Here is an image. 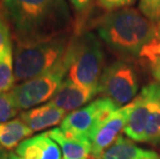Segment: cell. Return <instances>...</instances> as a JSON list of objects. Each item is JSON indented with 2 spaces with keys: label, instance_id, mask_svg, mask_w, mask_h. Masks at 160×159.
Here are the masks:
<instances>
[{
  "label": "cell",
  "instance_id": "603a6c76",
  "mask_svg": "<svg viewBox=\"0 0 160 159\" xmlns=\"http://www.w3.org/2000/svg\"><path fill=\"white\" fill-rule=\"evenodd\" d=\"M68 2L78 12H85L89 8L92 0H68Z\"/></svg>",
  "mask_w": 160,
  "mask_h": 159
},
{
  "label": "cell",
  "instance_id": "5b68a950",
  "mask_svg": "<svg viewBox=\"0 0 160 159\" xmlns=\"http://www.w3.org/2000/svg\"><path fill=\"white\" fill-rule=\"evenodd\" d=\"M131 141L160 146V85L151 83L133 99V110L123 130Z\"/></svg>",
  "mask_w": 160,
  "mask_h": 159
},
{
  "label": "cell",
  "instance_id": "d4e9b609",
  "mask_svg": "<svg viewBox=\"0 0 160 159\" xmlns=\"http://www.w3.org/2000/svg\"><path fill=\"white\" fill-rule=\"evenodd\" d=\"M157 39L160 40V21L158 22V24H157Z\"/></svg>",
  "mask_w": 160,
  "mask_h": 159
},
{
  "label": "cell",
  "instance_id": "ffe728a7",
  "mask_svg": "<svg viewBox=\"0 0 160 159\" xmlns=\"http://www.w3.org/2000/svg\"><path fill=\"white\" fill-rule=\"evenodd\" d=\"M138 0H96V3L104 11L113 12L133 5Z\"/></svg>",
  "mask_w": 160,
  "mask_h": 159
},
{
  "label": "cell",
  "instance_id": "7a4b0ae2",
  "mask_svg": "<svg viewBox=\"0 0 160 159\" xmlns=\"http://www.w3.org/2000/svg\"><path fill=\"white\" fill-rule=\"evenodd\" d=\"M98 37L112 51L124 57H138L157 39V27L134 8L108 12L94 23Z\"/></svg>",
  "mask_w": 160,
  "mask_h": 159
},
{
  "label": "cell",
  "instance_id": "e0dca14e",
  "mask_svg": "<svg viewBox=\"0 0 160 159\" xmlns=\"http://www.w3.org/2000/svg\"><path fill=\"white\" fill-rule=\"evenodd\" d=\"M12 30L6 18L3 2L0 0V59L9 46H12Z\"/></svg>",
  "mask_w": 160,
  "mask_h": 159
},
{
  "label": "cell",
  "instance_id": "44dd1931",
  "mask_svg": "<svg viewBox=\"0 0 160 159\" xmlns=\"http://www.w3.org/2000/svg\"><path fill=\"white\" fill-rule=\"evenodd\" d=\"M160 56V40L156 39L153 42H151L150 45L146 46L144 49H142L141 55L139 57L145 59H151L154 58V57Z\"/></svg>",
  "mask_w": 160,
  "mask_h": 159
},
{
  "label": "cell",
  "instance_id": "6da1fadb",
  "mask_svg": "<svg viewBox=\"0 0 160 159\" xmlns=\"http://www.w3.org/2000/svg\"><path fill=\"white\" fill-rule=\"evenodd\" d=\"M15 43L40 42L72 31L66 0H2Z\"/></svg>",
  "mask_w": 160,
  "mask_h": 159
},
{
  "label": "cell",
  "instance_id": "ba28073f",
  "mask_svg": "<svg viewBox=\"0 0 160 159\" xmlns=\"http://www.w3.org/2000/svg\"><path fill=\"white\" fill-rule=\"evenodd\" d=\"M139 81L137 70L126 61H116L104 67L98 90L119 107L131 102L138 95Z\"/></svg>",
  "mask_w": 160,
  "mask_h": 159
},
{
  "label": "cell",
  "instance_id": "484cf974",
  "mask_svg": "<svg viewBox=\"0 0 160 159\" xmlns=\"http://www.w3.org/2000/svg\"><path fill=\"white\" fill-rule=\"evenodd\" d=\"M0 159H9V158H8V156H6V155L0 153Z\"/></svg>",
  "mask_w": 160,
  "mask_h": 159
},
{
  "label": "cell",
  "instance_id": "2e32d148",
  "mask_svg": "<svg viewBox=\"0 0 160 159\" xmlns=\"http://www.w3.org/2000/svg\"><path fill=\"white\" fill-rule=\"evenodd\" d=\"M12 45L9 46L0 59V94L12 90L16 86Z\"/></svg>",
  "mask_w": 160,
  "mask_h": 159
},
{
  "label": "cell",
  "instance_id": "9a60e30c",
  "mask_svg": "<svg viewBox=\"0 0 160 159\" xmlns=\"http://www.w3.org/2000/svg\"><path fill=\"white\" fill-rule=\"evenodd\" d=\"M32 133L33 130L20 118L0 123V150H12Z\"/></svg>",
  "mask_w": 160,
  "mask_h": 159
},
{
  "label": "cell",
  "instance_id": "7c38bea8",
  "mask_svg": "<svg viewBox=\"0 0 160 159\" xmlns=\"http://www.w3.org/2000/svg\"><path fill=\"white\" fill-rule=\"evenodd\" d=\"M65 117L66 112L55 107L50 101L42 106L22 112L20 115V119L29 128H31L33 132L56 126L62 123Z\"/></svg>",
  "mask_w": 160,
  "mask_h": 159
},
{
  "label": "cell",
  "instance_id": "cb8c5ba5",
  "mask_svg": "<svg viewBox=\"0 0 160 159\" xmlns=\"http://www.w3.org/2000/svg\"><path fill=\"white\" fill-rule=\"evenodd\" d=\"M8 156L9 159H22L21 157H19L16 153H9Z\"/></svg>",
  "mask_w": 160,
  "mask_h": 159
},
{
  "label": "cell",
  "instance_id": "4fadbf2b",
  "mask_svg": "<svg viewBox=\"0 0 160 159\" xmlns=\"http://www.w3.org/2000/svg\"><path fill=\"white\" fill-rule=\"evenodd\" d=\"M48 134L59 145L63 159H88L90 157L92 151L91 141L67 135L60 128H53L48 131Z\"/></svg>",
  "mask_w": 160,
  "mask_h": 159
},
{
  "label": "cell",
  "instance_id": "5bb4252c",
  "mask_svg": "<svg viewBox=\"0 0 160 159\" xmlns=\"http://www.w3.org/2000/svg\"><path fill=\"white\" fill-rule=\"evenodd\" d=\"M99 159H160V155L154 151L138 147L132 143L130 138L120 135Z\"/></svg>",
  "mask_w": 160,
  "mask_h": 159
},
{
  "label": "cell",
  "instance_id": "8fae6325",
  "mask_svg": "<svg viewBox=\"0 0 160 159\" xmlns=\"http://www.w3.org/2000/svg\"><path fill=\"white\" fill-rule=\"evenodd\" d=\"M16 154L22 159H63L61 148L48 132L26 138L16 148Z\"/></svg>",
  "mask_w": 160,
  "mask_h": 159
},
{
  "label": "cell",
  "instance_id": "d6986e66",
  "mask_svg": "<svg viewBox=\"0 0 160 159\" xmlns=\"http://www.w3.org/2000/svg\"><path fill=\"white\" fill-rule=\"evenodd\" d=\"M138 11L151 22H159L160 0H138Z\"/></svg>",
  "mask_w": 160,
  "mask_h": 159
},
{
  "label": "cell",
  "instance_id": "ac0fdd59",
  "mask_svg": "<svg viewBox=\"0 0 160 159\" xmlns=\"http://www.w3.org/2000/svg\"><path fill=\"white\" fill-rule=\"evenodd\" d=\"M20 110L16 106L11 92L0 94V123L12 120Z\"/></svg>",
  "mask_w": 160,
  "mask_h": 159
},
{
  "label": "cell",
  "instance_id": "9c48e42d",
  "mask_svg": "<svg viewBox=\"0 0 160 159\" xmlns=\"http://www.w3.org/2000/svg\"><path fill=\"white\" fill-rule=\"evenodd\" d=\"M132 110L133 100L113 112L98 128L91 140V156L94 159H99L103 152L119 137L118 135L122 130H124Z\"/></svg>",
  "mask_w": 160,
  "mask_h": 159
},
{
  "label": "cell",
  "instance_id": "3957f363",
  "mask_svg": "<svg viewBox=\"0 0 160 159\" xmlns=\"http://www.w3.org/2000/svg\"><path fill=\"white\" fill-rule=\"evenodd\" d=\"M73 30L31 43H15L13 66L17 82H25L48 72L65 55Z\"/></svg>",
  "mask_w": 160,
  "mask_h": 159
},
{
  "label": "cell",
  "instance_id": "30bf717a",
  "mask_svg": "<svg viewBox=\"0 0 160 159\" xmlns=\"http://www.w3.org/2000/svg\"><path fill=\"white\" fill-rule=\"evenodd\" d=\"M99 93L98 88H88L76 84L65 77L50 102L65 112H73L91 102L93 97Z\"/></svg>",
  "mask_w": 160,
  "mask_h": 159
},
{
  "label": "cell",
  "instance_id": "52a82bcc",
  "mask_svg": "<svg viewBox=\"0 0 160 159\" xmlns=\"http://www.w3.org/2000/svg\"><path fill=\"white\" fill-rule=\"evenodd\" d=\"M119 107L108 97H99L79 110L71 112L61 123L60 129L70 137L91 141L108 117Z\"/></svg>",
  "mask_w": 160,
  "mask_h": 159
},
{
  "label": "cell",
  "instance_id": "7402d4cb",
  "mask_svg": "<svg viewBox=\"0 0 160 159\" xmlns=\"http://www.w3.org/2000/svg\"><path fill=\"white\" fill-rule=\"evenodd\" d=\"M148 61L150 72H151L152 77H154L156 83L160 85V56L148 59Z\"/></svg>",
  "mask_w": 160,
  "mask_h": 159
},
{
  "label": "cell",
  "instance_id": "8992f818",
  "mask_svg": "<svg viewBox=\"0 0 160 159\" xmlns=\"http://www.w3.org/2000/svg\"><path fill=\"white\" fill-rule=\"evenodd\" d=\"M68 72V64L63 59L48 72L16 85L9 91L19 110H30L51 100Z\"/></svg>",
  "mask_w": 160,
  "mask_h": 159
},
{
  "label": "cell",
  "instance_id": "277c9868",
  "mask_svg": "<svg viewBox=\"0 0 160 159\" xmlns=\"http://www.w3.org/2000/svg\"><path fill=\"white\" fill-rule=\"evenodd\" d=\"M65 59L68 64L66 77L81 86L98 88L104 69V52L99 37L86 30L73 31Z\"/></svg>",
  "mask_w": 160,
  "mask_h": 159
}]
</instances>
